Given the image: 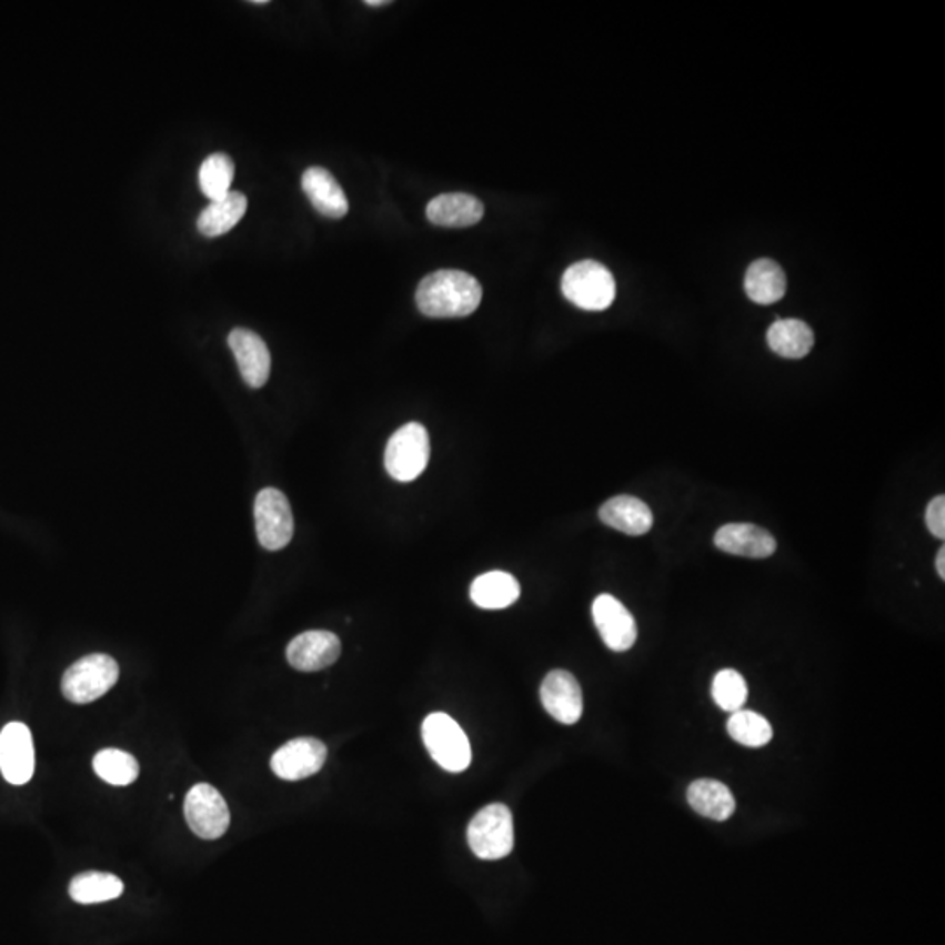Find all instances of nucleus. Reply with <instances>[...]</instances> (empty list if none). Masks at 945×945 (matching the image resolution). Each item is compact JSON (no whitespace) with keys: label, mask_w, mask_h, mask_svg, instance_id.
Masks as SVG:
<instances>
[{"label":"nucleus","mask_w":945,"mask_h":945,"mask_svg":"<svg viewBox=\"0 0 945 945\" xmlns=\"http://www.w3.org/2000/svg\"><path fill=\"white\" fill-rule=\"evenodd\" d=\"M482 294V285L471 273L438 270L422 279L415 302L428 318H466L479 309Z\"/></svg>","instance_id":"obj_1"},{"label":"nucleus","mask_w":945,"mask_h":945,"mask_svg":"<svg viewBox=\"0 0 945 945\" xmlns=\"http://www.w3.org/2000/svg\"><path fill=\"white\" fill-rule=\"evenodd\" d=\"M561 285L564 296L579 309L601 312L615 302L613 273L597 261L583 260L571 264L562 277Z\"/></svg>","instance_id":"obj_2"},{"label":"nucleus","mask_w":945,"mask_h":945,"mask_svg":"<svg viewBox=\"0 0 945 945\" xmlns=\"http://www.w3.org/2000/svg\"><path fill=\"white\" fill-rule=\"evenodd\" d=\"M120 677V665L105 653L79 659L62 677V694L74 704H90L108 694Z\"/></svg>","instance_id":"obj_3"},{"label":"nucleus","mask_w":945,"mask_h":945,"mask_svg":"<svg viewBox=\"0 0 945 945\" xmlns=\"http://www.w3.org/2000/svg\"><path fill=\"white\" fill-rule=\"evenodd\" d=\"M468 844L480 859L506 858L515 846L512 811L504 804L483 807L468 826Z\"/></svg>","instance_id":"obj_4"},{"label":"nucleus","mask_w":945,"mask_h":945,"mask_svg":"<svg viewBox=\"0 0 945 945\" xmlns=\"http://www.w3.org/2000/svg\"><path fill=\"white\" fill-rule=\"evenodd\" d=\"M422 741L431 758L446 772H463L470 767V741L449 714L431 713L422 723Z\"/></svg>","instance_id":"obj_5"},{"label":"nucleus","mask_w":945,"mask_h":945,"mask_svg":"<svg viewBox=\"0 0 945 945\" xmlns=\"http://www.w3.org/2000/svg\"><path fill=\"white\" fill-rule=\"evenodd\" d=\"M430 455V434L424 425L410 422L389 438L385 470L398 482H412L424 473Z\"/></svg>","instance_id":"obj_6"},{"label":"nucleus","mask_w":945,"mask_h":945,"mask_svg":"<svg viewBox=\"0 0 945 945\" xmlns=\"http://www.w3.org/2000/svg\"><path fill=\"white\" fill-rule=\"evenodd\" d=\"M258 541L263 549L277 552L293 540L294 521L290 501L279 489L267 487L254 501Z\"/></svg>","instance_id":"obj_7"},{"label":"nucleus","mask_w":945,"mask_h":945,"mask_svg":"<svg viewBox=\"0 0 945 945\" xmlns=\"http://www.w3.org/2000/svg\"><path fill=\"white\" fill-rule=\"evenodd\" d=\"M184 816L193 834L205 841H215L227 834L230 810L223 795L207 783H199L188 792Z\"/></svg>","instance_id":"obj_8"},{"label":"nucleus","mask_w":945,"mask_h":945,"mask_svg":"<svg viewBox=\"0 0 945 945\" xmlns=\"http://www.w3.org/2000/svg\"><path fill=\"white\" fill-rule=\"evenodd\" d=\"M36 771L32 734L26 723H8L0 732V772L14 786L27 785Z\"/></svg>","instance_id":"obj_9"},{"label":"nucleus","mask_w":945,"mask_h":945,"mask_svg":"<svg viewBox=\"0 0 945 945\" xmlns=\"http://www.w3.org/2000/svg\"><path fill=\"white\" fill-rule=\"evenodd\" d=\"M592 616L607 649L622 653L636 643V620L619 599L610 594L599 595L592 604Z\"/></svg>","instance_id":"obj_10"},{"label":"nucleus","mask_w":945,"mask_h":945,"mask_svg":"<svg viewBox=\"0 0 945 945\" xmlns=\"http://www.w3.org/2000/svg\"><path fill=\"white\" fill-rule=\"evenodd\" d=\"M324 743L314 737H298L273 753V774L284 781H302L314 776L326 762Z\"/></svg>","instance_id":"obj_11"},{"label":"nucleus","mask_w":945,"mask_h":945,"mask_svg":"<svg viewBox=\"0 0 945 945\" xmlns=\"http://www.w3.org/2000/svg\"><path fill=\"white\" fill-rule=\"evenodd\" d=\"M540 695L546 713L562 725H574L582 718V686L567 671L555 670L546 674L541 683Z\"/></svg>","instance_id":"obj_12"},{"label":"nucleus","mask_w":945,"mask_h":945,"mask_svg":"<svg viewBox=\"0 0 945 945\" xmlns=\"http://www.w3.org/2000/svg\"><path fill=\"white\" fill-rule=\"evenodd\" d=\"M342 643L330 631H309L291 641L285 656L291 667L302 673L326 670L339 661Z\"/></svg>","instance_id":"obj_13"},{"label":"nucleus","mask_w":945,"mask_h":945,"mask_svg":"<svg viewBox=\"0 0 945 945\" xmlns=\"http://www.w3.org/2000/svg\"><path fill=\"white\" fill-rule=\"evenodd\" d=\"M228 345L235 354L240 375L245 384L252 389L263 388L269 382L270 368H272V358L264 340L254 331L235 328L228 335Z\"/></svg>","instance_id":"obj_14"},{"label":"nucleus","mask_w":945,"mask_h":945,"mask_svg":"<svg viewBox=\"0 0 945 945\" xmlns=\"http://www.w3.org/2000/svg\"><path fill=\"white\" fill-rule=\"evenodd\" d=\"M714 545L722 552L747 559H767L777 543L768 531L755 524H727L714 534Z\"/></svg>","instance_id":"obj_15"},{"label":"nucleus","mask_w":945,"mask_h":945,"mask_svg":"<svg viewBox=\"0 0 945 945\" xmlns=\"http://www.w3.org/2000/svg\"><path fill=\"white\" fill-rule=\"evenodd\" d=\"M303 193L319 214L330 219L348 215L349 200L339 181L322 167H310L302 175Z\"/></svg>","instance_id":"obj_16"},{"label":"nucleus","mask_w":945,"mask_h":945,"mask_svg":"<svg viewBox=\"0 0 945 945\" xmlns=\"http://www.w3.org/2000/svg\"><path fill=\"white\" fill-rule=\"evenodd\" d=\"M599 519L629 536H643L653 527L652 510L634 495L611 497L599 510Z\"/></svg>","instance_id":"obj_17"},{"label":"nucleus","mask_w":945,"mask_h":945,"mask_svg":"<svg viewBox=\"0 0 945 945\" xmlns=\"http://www.w3.org/2000/svg\"><path fill=\"white\" fill-rule=\"evenodd\" d=\"M483 203L468 193H443L431 200L425 209L430 223L443 228H468L480 223Z\"/></svg>","instance_id":"obj_18"},{"label":"nucleus","mask_w":945,"mask_h":945,"mask_svg":"<svg viewBox=\"0 0 945 945\" xmlns=\"http://www.w3.org/2000/svg\"><path fill=\"white\" fill-rule=\"evenodd\" d=\"M686 798L695 813L714 822H727L735 811V798L731 790L716 780L694 781L686 792Z\"/></svg>","instance_id":"obj_19"},{"label":"nucleus","mask_w":945,"mask_h":945,"mask_svg":"<svg viewBox=\"0 0 945 945\" xmlns=\"http://www.w3.org/2000/svg\"><path fill=\"white\" fill-rule=\"evenodd\" d=\"M521 597L515 576L504 571H491L471 583V601L482 610H504Z\"/></svg>","instance_id":"obj_20"},{"label":"nucleus","mask_w":945,"mask_h":945,"mask_svg":"<svg viewBox=\"0 0 945 945\" xmlns=\"http://www.w3.org/2000/svg\"><path fill=\"white\" fill-rule=\"evenodd\" d=\"M248 211V199L239 191H230L224 199L214 200L203 209L197 228L203 237H221L232 232Z\"/></svg>","instance_id":"obj_21"},{"label":"nucleus","mask_w":945,"mask_h":945,"mask_svg":"<svg viewBox=\"0 0 945 945\" xmlns=\"http://www.w3.org/2000/svg\"><path fill=\"white\" fill-rule=\"evenodd\" d=\"M767 343L781 358L801 360L813 351L814 333L804 321L781 319L768 328Z\"/></svg>","instance_id":"obj_22"},{"label":"nucleus","mask_w":945,"mask_h":945,"mask_svg":"<svg viewBox=\"0 0 945 945\" xmlns=\"http://www.w3.org/2000/svg\"><path fill=\"white\" fill-rule=\"evenodd\" d=\"M747 296L760 305L780 302L786 294V275L776 261L756 260L744 279Z\"/></svg>","instance_id":"obj_23"},{"label":"nucleus","mask_w":945,"mask_h":945,"mask_svg":"<svg viewBox=\"0 0 945 945\" xmlns=\"http://www.w3.org/2000/svg\"><path fill=\"white\" fill-rule=\"evenodd\" d=\"M123 889V881L118 875L108 872H83L71 881L69 895L78 904H102L120 898Z\"/></svg>","instance_id":"obj_24"},{"label":"nucleus","mask_w":945,"mask_h":945,"mask_svg":"<svg viewBox=\"0 0 945 945\" xmlns=\"http://www.w3.org/2000/svg\"><path fill=\"white\" fill-rule=\"evenodd\" d=\"M233 178H235V163L232 158L224 153L211 154L200 167V190L211 202L224 199L232 191Z\"/></svg>","instance_id":"obj_25"},{"label":"nucleus","mask_w":945,"mask_h":945,"mask_svg":"<svg viewBox=\"0 0 945 945\" xmlns=\"http://www.w3.org/2000/svg\"><path fill=\"white\" fill-rule=\"evenodd\" d=\"M93 771L100 780L112 786H129L139 777V764L130 753L108 747L97 753Z\"/></svg>","instance_id":"obj_26"},{"label":"nucleus","mask_w":945,"mask_h":945,"mask_svg":"<svg viewBox=\"0 0 945 945\" xmlns=\"http://www.w3.org/2000/svg\"><path fill=\"white\" fill-rule=\"evenodd\" d=\"M727 732L735 743L747 747L765 746V744L771 743L772 735H774L771 723L762 714L746 710L735 711L731 714Z\"/></svg>","instance_id":"obj_27"},{"label":"nucleus","mask_w":945,"mask_h":945,"mask_svg":"<svg viewBox=\"0 0 945 945\" xmlns=\"http://www.w3.org/2000/svg\"><path fill=\"white\" fill-rule=\"evenodd\" d=\"M714 702L727 713L743 710L747 701V685L743 674L734 670L720 671L711 686Z\"/></svg>","instance_id":"obj_28"},{"label":"nucleus","mask_w":945,"mask_h":945,"mask_svg":"<svg viewBox=\"0 0 945 945\" xmlns=\"http://www.w3.org/2000/svg\"><path fill=\"white\" fill-rule=\"evenodd\" d=\"M926 525H928L929 533L933 536L938 537V540H944L945 537V497L944 495H937V497H933L932 503L928 504V509H926Z\"/></svg>","instance_id":"obj_29"},{"label":"nucleus","mask_w":945,"mask_h":945,"mask_svg":"<svg viewBox=\"0 0 945 945\" xmlns=\"http://www.w3.org/2000/svg\"><path fill=\"white\" fill-rule=\"evenodd\" d=\"M935 564H937L938 576H941V579L944 580L945 579V549L938 550L937 562H935Z\"/></svg>","instance_id":"obj_30"},{"label":"nucleus","mask_w":945,"mask_h":945,"mask_svg":"<svg viewBox=\"0 0 945 945\" xmlns=\"http://www.w3.org/2000/svg\"><path fill=\"white\" fill-rule=\"evenodd\" d=\"M364 4L372 6V8H379V6H388L389 2L388 0H366Z\"/></svg>","instance_id":"obj_31"}]
</instances>
